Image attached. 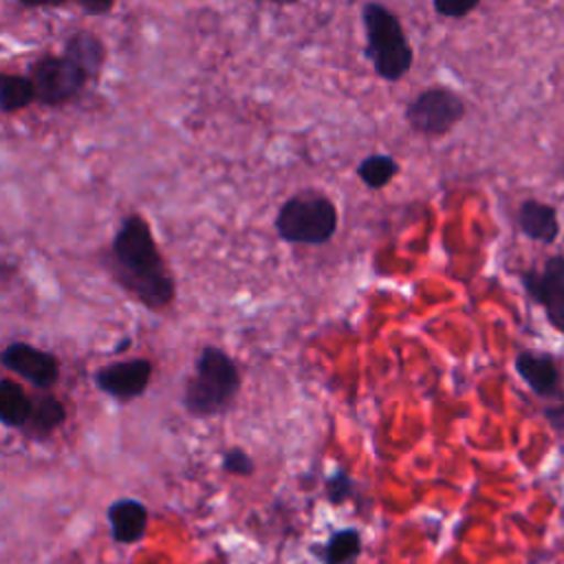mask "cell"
Segmentation results:
<instances>
[{"label": "cell", "mask_w": 564, "mask_h": 564, "mask_svg": "<svg viewBox=\"0 0 564 564\" xmlns=\"http://www.w3.org/2000/svg\"><path fill=\"white\" fill-rule=\"evenodd\" d=\"M544 416H546L549 425H551L555 432L564 434V399L553 401V405H549V408L544 410Z\"/></svg>", "instance_id": "603a6c76"}, {"label": "cell", "mask_w": 564, "mask_h": 564, "mask_svg": "<svg viewBox=\"0 0 564 564\" xmlns=\"http://www.w3.org/2000/svg\"><path fill=\"white\" fill-rule=\"evenodd\" d=\"M352 487H355V482L350 480V476L344 469H339L326 478V496L333 505L346 502L352 496Z\"/></svg>", "instance_id": "44dd1931"}, {"label": "cell", "mask_w": 564, "mask_h": 564, "mask_svg": "<svg viewBox=\"0 0 564 564\" xmlns=\"http://www.w3.org/2000/svg\"><path fill=\"white\" fill-rule=\"evenodd\" d=\"M520 282L529 297L544 308L549 324L564 335V256H549L540 269L522 271Z\"/></svg>", "instance_id": "52a82bcc"}, {"label": "cell", "mask_w": 564, "mask_h": 564, "mask_svg": "<svg viewBox=\"0 0 564 564\" xmlns=\"http://www.w3.org/2000/svg\"><path fill=\"white\" fill-rule=\"evenodd\" d=\"M518 229L540 245H553L560 236L557 209L538 198H524L516 212Z\"/></svg>", "instance_id": "7c38bea8"}, {"label": "cell", "mask_w": 564, "mask_h": 564, "mask_svg": "<svg viewBox=\"0 0 564 564\" xmlns=\"http://www.w3.org/2000/svg\"><path fill=\"white\" fill-rule=\"evenodd\" d=\"M33 397L26 394V390L13 381V379H0V423L11 430H22L31 414Z\"/></svg>", "instance_id": "9a60e30c"}, {"label": "cell", "mask_w": 564, "mask_h": 564, "mask_svg": "<svg viewBox=\"0 0 564 564\" xmlns=\"http://www.w3.org/2000/svg\"><path fill=\"white\" fill-rule=\"evenodd\" d=\"M482 0H432V9L438 18L463 20L480 7Z\"/></svg>", "instance_id": "ffe728a7"}, {"label": "cell", "mask_w": 564, "mask_h": 564, "mask_svg": "<svg viewBox=\"0 0 564 564\" xmlns=\"http://www.w3.org/2000/svg\"><path fill=\"white\" fill-rule=\"evenodd\" d=\"M467 115V101L449 86L434 84L414 95L405 110L403 119L408 128L421 137L438 139L452 132Z\"/></svg>", "instance_id": "5b68a950"}, {"label": "cell", "mask_w": 564, "mask_h": 564, "mask_svg": "<svg viewBox=\"0 0 564 564\" xmlns=\"http://www.w3.org/2000/svg\"><path fill=\"white\" fill-rule=\"evenodd\" d=\"M108 267L117 284L148 311H163L176 297V282L141 214L121 218L112 236Z\"/></svg>", "instance_id": "6da1fadb"}, {"label": "cell", "mask_w": 564, "mask_h": 564, "mask_svg": "<svg viewBox=\"0 0 564 564\" xmlns=\"http://www.w3.org/2000/svg\"><path fill=\"white\" fill-rule=\"evenodd\" d=\"M399 170H401V165L394 156L383 154V152H375V154L364 156L357 163L355 174L368 189H383L394 181Z\"/></svg>", "instance_id": "e0dca14e"}, {"label": "cell", "mask_w": 564, "mask_h": 564, "mask_svg": "<svg viewBox=\"0 0 564 564\" xmlns=\"http://www.w3.org/2000/svg\"><path fill=\"white\" fill-rule=\"evenodd\" d=\"M66 416V405L48 390H40L33 397L31 414L20 432L31 441H46L55 434L57 427L64 425Z\"/></svg>", "instance_id": "5bb4252c"}, {"label": "cell", "mask_w": 564, "mask_h": 564, "mask_svg": "<svg viewBox=\"0 0 564 564\" xmlns=\"http://www.w3.org/2000/svg\"><path fill=\"white\" fill-rule=\"evenodd\" d=\"M361 26L366 35L364 55L383 82L403 79L414 64V48L405 35L401 18L379 0L361 4Z\"/></svg>", "instance_id": "3957f363"}, {"label": "cell", "mask_w": 564, "mask_h": 564, "mask_svg": "<svg viewBox=\"0 0 564 564\" xmlns=\"http://www.w3.org/2000/svg\"><path fill=\"white\" fill-rule=\"evenodd\" d=\"M110 538L117 544H139L148 533L150 511L137 498H117L106 509Z\"/></svg>", "instance_id": "8fae6325"}, {"label": "cell", "mask_w": 564, "mask_h": 564, "mask_svg": "<svg viewBox=\"0 0 564 564\" xmlns=\"http://www.w3.org/2000/svg\"><path fill=\"white\" fill-rule=\"evenodd\" d=\"M15 2L26 9H40V7H64L68 0H15Z\"/></svg>", "instance_id": "cb8c5ba5"}, {"label": "cell", "mask_w": 564, "mask_h": 564, "mask_svg": "<svg viewBox=\"0 0 564 564\" xmlns=\"http://www.w3.org/2000/svg\"><path fill=\"white\" fill-rule=\"evenodd\" d=\"M0 364L37 390H51L62 372L57 355L29 341H9L0 350Z\"/></svg>", "instance_id": "ba28073f"}, {"label": "cell", "mask_w": 564, "mask_h": 564, "mask_svg": "<svg viewBox=\"0 0 564 564\" xmlns=\"http://www.w3.org/2000/svg\"><path fill=\"white\" fill-rule=\"evenodd\" d=\"M513 368L535 397L546 401L564 399V370L557 357L542 350H522L516 355Z\"/></svg>", "instance_id": "30bf717a"}, {"label": "cell", "mask_w": 564, "mask_h": 564, "mask_svg": "<svg viewBox=\"0 0 564 564\" xmlns=\"http://www.w3.org/2000/svg\"><path fill=\"white\" fill-rule=\"evenodd\" d=\"M77 4H79V9L86 13V15H90V18H101V15H108L112 9H115V4L119 2V0H75Z\"/></svg>", "instance_id": "7402d4cb"}, {"label": "cell", "mask_w": 564, "mask_h": 564, "mask_svg": "<svg viewBox=\"0 0 564 564\" xmlns=\"http://www.w3.org/2000/svg\"><path fill=\"white\" fill-rule=\"evenodd\" d=\"M35 97V86L29 75L0 73V112L13 115L29 108Z\"/></svg>", "instance_id": "2e32d148"}, {"label": "cell", "mask_w": 564, "mask_h": 564, "mask_svg": "<svg viewBox=\"0 0 564 564\" xmlns=\"http://www.w3.org/2000/svg\"><path fill=\"white\" fill-rule=\"evenodd\" d=\"M62 55L68 62H73L88 77V82L93 84V82L99 79V75L104 70L108 51H106L104 40L99 35H95L93 31H75L64 42Z\"/></svg>", "instance_id": "4fadbf2b"}, {"label": "cell", "mask_w": 564, "mask_h": 564, "mask_svg": "<svg viewBox=\"0 0 564 564\" xmlns=\"http://www.w3.org/2000/svg\"><path fill=\"white\" fill-rule=\"evenodd\" d=\"M262 2H269V4H275V7H291V4H297L300 0H262Z\"/></svg>", "instance_id": "d4e9b609"}, {"label": "cell", "mask_w": 564, "mask_h": 564, "mask_svg": "<svg viewBox=\"0 0 564 564\" xmlns=\"http://www.w3.org/2000/svg\"><path fill=\"white\" fill-rule=\"evenodd\" d=\"M273 227L284 242L317 247L335 236L339 212L333 198L324 192L302 189L280 205Z\"/></svg>", "instance_id": "277c9868"}, {"label": "cell", "mask_w": 564, "mask_h": 564, "mask_svg": "<svg viewBox=\"0 0 564 564\" xmlns=\"http://www.w3.org/2000/svg\"><path fill=\"white\" fill-rule=\"evenodd\" d=\"M220 467H223V471H227L231 476H251L256 471L253 458L240 447L225 449L223 458H220Z\"/></svg>", "instance_id": "d6986e66"}, {"label": "cell", "mask_w": 564, "mask_h": 564, "mask_svg": "<svg viewBox=\"0 0 564 564\" xmlns=\"http://www.w3.org/2000/svg\"><path fill=\"white\" fill-rule=\"evenodd\" d=\"M152 372L154 366L148 357H130L101 366L93 379L106 397L119 403H130L148 390Z\"/></svg>", "instance_id": "9c48e42d"}, {"label": "cell", "mask_w": 564, "mask_h": 564, "mask_svg": "<svg viewBox=\"0 0 564 564\" xmlns=\"http://www.w3.org/2000/svg\"><path fill=\"white\" fill-rule=\"evenodd\" d=\"M240 370L236 361L218 346H205L194 372L185 381L183 408L194 419H212L231 408L240 390Z\"/></svg>", "instance_id": "7a4b0ae2"}, {"label": "cell", "mask_w": 564, "mask_h": 564, "mask_svg": "<svg viewBox=\"0 0 564 564\" xmlns=\"http://www.w3.org/2000/svg\"><path fill=\"white\" fill-rule=\"evenodd\" d=\"M29 77L35 86V97L44 106H64L79 97L90 84L88 77L64 55H42L31 68Z\"/></svg>", "instance_id": "8992f818"}, {"label": "cell", "mask_w": 564, "mask_h": 564, "mask_svg": "<svg viewBox=\"0 0 564 564\" xmlns=\"http://www.w3.org/2000/svg\"><path fill=\"white\" fill-rule=\"evenodd\" d=\"M361 551V533L357 529H339L324 546V564H348Z\"/></svg>", "instance_id": "ac0fdd59"}]
</instances>
